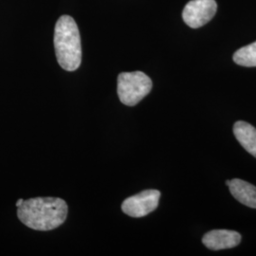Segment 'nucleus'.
<instances>
[{"instance_id": "obj_10", "label": "nucleus", "mask_w": 256, "mask_h": 256, "mask_svg": "<svg viewBox=\"0 0 256 256\" xmlns=\"http://www.w3.org/2000/svg\"><path fill=\"white\" fill-rule=\"evenodd\" d=\"M24 202V200H22V198H20V200H18V202H16V207H18V206H20L22 203Z\"/></svg>"}, {"instance_id": "obj_9", "label": "nucleus", "mask_w": 256, "mask_h": 256, "mask_svg": "<svg viewBox=\"0 0 256 256\" xmlns=\"http://www.w3.org/2000/svg\"><path fill=\"white\" fill-rule=\"evenodd\" d=\"M232 59L234 63L242 66H256V42L239 48L234 52Z\"/></svg>"}, {"instance_id": "obj_8", "label": "nucleus", "mask_w": 256, "mask_h": 256, "mask_svg": "<svg viewBox=\"0 0 256 256\" xmlns=\"http://www.w3.org/2000/svg\"><path fill=\"white\" fill-rule=\"evenodd\" d=\"M234 134L241 146L256 158V128L244 120H238L234 126Z\"/></svg>"}, {"instance_id": "obj_6", "label": "nucleus", "mask_w": 256, "mask_h": 256, "mask_svg": "<svg viewBox=\"0 0 256 256\" xmlns=\"http://www.w3.org/2000/svg\"><path fill=\"white\" fill-rule=\"evenodd\" d=\"M241 234L229 230H212L205 234L202 238V243L210 250H221L232 248L241 242Z\"/></svg>"}, {"instance_id": "obj_5", "label": "nucleus", "mask_w": 256, "mask_h": 256, "mask_svg": "<svg viewBox=\"0 0 256 256\" xmlns=\"http://www.w3.org/2000/svg\"><path fill=\"white\" fill-rule=\"evenodd\" d=\"M218 10L216 0H191L182 12V18L187 26L198 28L206 25Z\"/></svg>"}, {"instance_id": "obj_4", "label": "nucleus", "mask_w": 256, "mask_h": 256, "mask_svg": "<svg viewBox=\"0 0 256 256\" xmlns=\"http://www.w3.org/2000/svg\"><path fill=\"white\" fill-rule=\"evenodd\" d=\"M160 198V191L154 189L146 190L128 198L122 204V210L129 216L142 218L158 208Z\"/></svg>"}, {"instance_id": "obj_2", "label": "nucleus", "mask_w": 256, "mask_h": 256, "mask_svg": "<svg viewBox=\"0 0 256 256\" xmlns=\"http://www.w3.org/2000/svg\"><path fill=\"white\" fill-rule=\"evenodd\" d=\"M55 54L62 68L76 70L82 62L81 37L78 26L72 16H62L54 30Z\"/></svg>"}, {"instance_id": "obj_3", "label": "nucleus", "mask_w": 256, "mask_h": 256, "mask_svg": "<svg viewBox=\"0 0 256 256\" xmlns=\"http://www.w3.org/2000/svg\"><path fill=\"white\" fill-rule=\"evenodd\" d=\"M153 84L142 72H122L118 76L120 101L128 106H134L150 93Z\"/></svg>"}, {"instance_id": "obj_1", "label": "nucleus", "mask_w": 256, "mask_h": 256, "mask_svg": "<svg viewBox=\"0 0 256 256\" xmlns=\"http://www.w3.org/2000/svg\"><path fill=\"white\" fill-rule=\"evenodd\" d=\"M68 212V205L62 198H36L24 200L18 207V216L30 229L52 230L64 223Z\"/></svg>"}, {"instance_id": "obj_7", "label": "nucleus", "mask_w": 256, "mask_h": 256, "mask_svg": "<svg viewBox=\"0 0 256 256\" xmlns=\"http://www.w3.org/2000/svg\"><path fill=\"white\" fill-rule=\"evenodd\" d=\"M228 187L236 200L250 208L256 209V186L243 180L234 178L230 180Z\"/></svg>"}]
</instances>
